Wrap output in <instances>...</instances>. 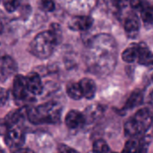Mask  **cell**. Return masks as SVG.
Wrapping results in <instances>:
<instances>
[{
  "label": "cell",
  "mask_w": 153,
  "mask_h": 153,
  "mask_svg": "<svg viewBox=\"0 0 153 153\" xmlns=\"http://www.w3.org/2000/svg\"><path fill=\"white\" fill-rule=\"evenodd\" d=\"M13 153H34V152L28 148H19L15 150Z\"/></svg>",
  "instance_id": "f1b7e54d"
},
{
  "label": "cell",
  "mask_w": 153,
  "mask_h": 153,
  "mask_svg": "<svg viewBox=\"0 0 153 153\" xmlns=\"http://www.w3.org/2000/svg\"><path fill=\"white\" fill-rule=\"evenodd\" d=\"M62 114L61 106L56 101H48L35 108H27V118L34 125L56 124Z\"/></svg>",
  "instance_id": "7a4b0ae2"
},
{
  "label": "cell",
  "mask_w": 153,
  "mask_h": 153,
  "mask_svg": "<svg viewBox=\"0 0 153 153\" xmlns=\"http://www.w3.org/2000/svg\"><path fill=\"white\" fill-rule=\"evenodd\" d=\"M2 30H3V24H2V22L0 21V33L2 32Z\"/></svg>",
  "instance_id": "f546056e"
},
{
  "label": "cell",
  "mask_w": 153,
  "mask_h": 153,
  "mask_svg": "<svg viewBox=\"0 0 153 153\" xmlns=\"http://www.w3.org/2000/svg\"><path fill=\"white\" fill-rule=\"evenodd\" d=\"M137 151H138V137H134L126 142L122 153H137Z\"/></svg>",
  "instance_id": "44dd1931"
},
{
  "label": "cell",
  "mask_w": 153,
  "mask_h": 153,
  "mask_svg": "<svg viewBox=\"0 0 153 153\" xmlns=\"http://www.w3.org/2000/svg\"><path fill=\"white\" fill-rule=\"evenodd\" d=\"M130 4H131V6H132L134 9L140 10V11H142L143 8L145 6V5H144L145 4H144L143 2H141V1H132V2L130 3Z\"/></svg>",
  "instance_id": "83f0119b"
},
{
  "label": "cell",
  "mask_w": 153,
  "mask_h": 153,
  "mask_svg": "<svg viewBox=\"0 0 153 153\" xmlns=\"http://www.w3.org/2000/svg\"><path fill=\"white\" fill-rule=\"evenodd\" d=\"M138 56L137 62L143 65H150L152 63V54L148 48L147 45L144 43H138Z\"/></svg>",
  "instance_id": "5bb4252c"
},
{
  "label": "cell",
  "mask_w": 153,
  "mask_h": 153,
  "mask_svg": "<svg viewBox=\"0 0 153 153\" xmlns=\"http://www.w3.org/2000/svg\"><path fill=\"white\" fill-rule=\"evenodd\" d=\"M116 44L106 34L95 37L90 44L89 57L93 68L100 73H109L116 64Z\"/></svg>",
  "instance_id": "6da1fadb"
},
{
  "label": "cell",
  "mask_w": 153,
  "mask_h": 153,
  "mask_svg": "<svg viewBox=\"0 0 153 153\" xmlns=\"http://www.w3.org/2000/svg\"><path fill=\"white\" fill-rule=\"evenodd\" d=\"M25 82H26L27 90L32 96L39 95L42 93L43 84H42V82L39 74L35 72L30 73L25 77Z\"/></svg>",
  "instance_id": "30bf717a"
},
{
  "label": "cell",
  "mask_w": 153,
  "mask_h": 153,
  "mask_svg": "<svg viewBox=\"0 0 153 153\" xmlns=\"http://www.w3.org/2000/svg\"><path fill=\"white\" fill-rule=\"evenodd\" d=\"M141 16L146 25H152L153 22V7L152 5H145L141 11Z\"/></svg>",
  "instance_id": "d6986e66"
},
{
  "label": "cell",
  "mask_w": 153,
  "mask_h": 153,
  "mask_svg": "<svg viewBox=\"0 0 153 153\" xmlns=\"http://www.w3.org/2000/svg\"><path fill=\"white\" fill-rule=\"evenodd\" d=\"M103 114V107L98 104H93L90 107H88L85 110V121H95L98 118L100 117V116Z\"/></svg>",
  "instance_id": "9a60e30c"
},
{
  "label": "cell",
  "mask_w": 153,
  "mask_h": 153,
  "mask_svg": "<svg viewBox=\"0 0 153 153\" xmlns=\"http://www.w3.org/2000/svg\"><path fill=\"white\" fill-rule=\"evenodd\" d=\"M17 70L16 62L9 56H0V82L5 81Z\"/></svg>",
  "instance_id": "52a82bcc"
},
{
  "label": "cell",
  "mask_w": 153,
  "mask_h": 153,
  "mask_svg": "<svg viewBox=\"0 0 153 153\" xmlns=\"http://www.w3.org/2000/svg\"><path fill=\"white\" fill-rule=\"evenodd\" d=\"M93 24V19L89 15H78L73 17L68 23V27L72 30L84 31L89 30Z\"/></svg>",
  "instance_id": "ba28073f"
},
{
  "label": "cell",
  "mask_w": 153,
  "mask_h": 153,
  "mask_svg": "<svg viewBox=\"0 0 153 153\" xmlns=\"http://www.w3.org/2000/svg\"><path fill=\"white\" fill-rule=\"evenodd\" d=\"M143 102V94L141 91L136 90V91H133L132 94L130 95V97L128 98L126 104V108L128 109H133V108L142 105Z\"/></svg>",
  "instance_id": "e0dca14e"
},
{
  "label": "cell",
  "mask_w": 153,
  "mask_h": 153,
  "mask_svg": "<svg viewBox=\"0 0 153 153\" xmlns=\"http://www.w3.org/2000/svg\"><path fill=\"white\" fill-rule=\"evenodd\" d=\"M78 83L82 91V98H85L87 100H91L95 97L97 87L93 80L89 78H83Z\"/></svg>",
  "instance_id": "4fadbf2b"
},
{
  "label": "cell",
  "mask_w": 153,
  "mask_h": 153,
  "mask_svg": "<svg viewBox=\"0 0 153 153\" xmlns=\"http://www.w3.org/2000/svg\"><path fill=\"white\" fill-rule=\"evenodd\" d=\"M86 123L83 114L77 110H71L65 117V125L70 129H78Z\"/></svg>",
  "instance_id": "7c38bea8"
},
{
  "label": "cell",
  "mask_w": 153,
  "mask_h": 153,
  "mask_svg": "<svg viewBox=\"0 0 153 153\" xmlns=\"http://www.w3.org/2000/svg\"><path fill=\"white\" fill-rule=\"evenodd\" d=\"M27 108H28L27 107H24L10 112L4 117V126L7 129L16 126L22 120L27 117Z\"/></svg>",
  "instance_id": "8fae6325"
},
{
  "label": "cell",
  "mask_w": 153,
  "mask_h": 153,
  "mask_svg": "<svg viewBox=\"0 0 153 153\" xmlns=\"http://www.w3.org/2000/svg\"><path fill=\"white\" fill-rule=\"evenodd\" d=\"M48 31L52 34V36L56 39V41L59 43L61 37H62V30H61V27L59 24L57 23H52L49 27Z\"/></svg>",
  "instance_id": "603a6c76"
},
{
  "label": "cell",
  "mask_w": 153,
  "mask_h": 153,
  "mask_svg": "<svg viewBox=\"0 0 153 153\" xmlns=\"http://www.w3.org/2000/svg\"><path fill=\"white\" fill-rule=\"evenodd\" d=\"M57 153H79L77 151L66 146V145H60L58 148Z\"/></svg>",
  "instance_id": "4316f807"
},
{
  "label": "cell",
  "mask_w": 153,
  "mask_h": 153,
  "mask_svg": "<svg viewBox=\"0 0 153 153\" xmlns=\"http://www.w3.org/2000/svg\"><path fill=\"white\" fill-rule=\"evenodd\" d=\"M39 8L44 12H52L55 9V3L53 1H48V0L40 1L39 3Z\"/></svg>",
  "instance_id": "cb8c5ba5"
},
{
  "label": "cell",
  "mask_w": 153,
  "mask_h": 153,
  "mask_svg": "<svg viewBox=\"0 0 153 153\" xmlns=\"http://www.w3.org/2000/svg\"><path fill=\"white\" fill-rule=\"evenodd\" d=\"M20 2L19 1H4V6L5 8V10L9 13H13L14 12L20 5Z\"/></svg>",
  "instance_id": "d4e9b609"
},
{
  "label": "cell",
  "mask_w": 153,
  "mask_h": 153,
  "mask_svg": "<svg viewBox=\"0 0 153 153\" xmlns=\"http://www.w3.org/2000/svg\"><path fill=\"white\" fill-rule=\"evenodd\" d=\"M25 137L23 132L17 126L8 128L5 133L4 142L5 144L11 149H19L24 143Z\"/></svg>",
  "instance_id": "8992f818"
},
{
  "label": "cell",
  "mask_w": 153,
  "mask_h": 153,
  "mask_svg": "<svg viewBox=\"0 0 153 153\" xmlns=\"http://www.w3.org/2000/svg\"><path fill=\"white\" fill-rule=\"evenodd\" d=\"M8 100V92L4 88L0 87V107L4 105Z\"/></svg>",
  "instance_id": "484cf974"
},
{
  "label": "cell",
  "mask_w": 153,
  "mask_h": 153,
  "mask_svg": "<svg viewBox=\"0 0 153 153\" xmlns=\"http://www.w3.org/2000/svg\"><path fill=\"white\" fill-rule=\"evenodd\" d=\"M138 43H133L126 48L122 53V58L126 63H134L137 60L138 56Z\"/></svg>",
  "instance_id": "2e32d148"
},
{
  "label": "cell",
  "mask_w": 153,
  "mask_h": 153,
  "mask_svg": "<svg viewBox=\"0 0 153 153\" xmlns=\"http://www.w3.org/2000/svg\"><path fill=\"white\" fill-rule=\"evenodd\" d=\"M66 93L71 99H73L74 100H79L82 98V94L80 85L76 82H70L67 83Z\"/></svg>",
  "instance_id": "ac0fdd59"
},
{
  "label": "cell",
  "mask_w": 153,
  "mask_h": 153,
  "mask_svg": "<svg viewBox=\"0 0 153 153\" xmlns=\"http://www.w3.org/2000/svg\"><path fill=\"white\" fill-rule=\"evenodd\" d=\"M152 143L151 135H143L141 138L138 137V151L137 153H147L149 146Z\"/></svg>",
  "instance_id": "ffe728a7"
},
{
  "label": "cell",
  "mask_w": 153,
  "mask_h": 153,
  "mask_svg": "<svg viewBox=\"0 0 153 153\" xmlns=\"http://www.w3.org/2000/svg\"><path fill=\"white\" fill-rule=\"evenodd\" d=\"M0 153H4V152H3V151H2V150H0Z\"/></svg>",
  "instance_id": "4dcf8cb0"
},
{
  "label": "cell",
  "mask_w": 153,
  "mask_h": 153,
  "mask_svg": "<svg viewBox=\"0 0 153 153\" xmlns=\"http://www.w3.org/2000/svg\"><path fill=\"white\" fill-rule=\"evenodd\" d=\"M124 27L125 31L129 38H135L137 36L140 30V22L135 13H128L125 18Z\"/></svg>",
  "instance_id": "9c48e42d"
},
{
  "label": "cell",
  "mask_w": 153,
  "mask_h": 153,
  "mask_svg": "<svg viewBox=\"0 0 153 153\" xmlns=\"http://www.w3.org/2000/svg\"><path fill=\"white\" fill-rule=\"evenodd\" d=\"M13 95L14 100L19 102L30 101V100H34V96H32L27 90L24 76L18 74L14 77L13 84Z\"/></svg>",
  "instance_id": "5b68a950"
},
{
  "label": "cell",
  "mask_w": 153,
  "mask_h": 153,
  "mask_svg": "<svg viewBox=\"0 0 153 153\" xmlns=\"http://www.w3.org/2000/svg\"><path fill=\"white\" fill-rule=\"evenodd\" d=\"M57 44L58 42L52 34L48 30H46L35 36L30 44V50L38 58L46 59L53 54Z\"/></svg>",
  "instance_id": "277c9868"
},
{
  "label": "cell",
  "mask_w": 153,
  "mask_h": 153,
  "mask_svg": "<svg viewBox=\"0 0 153 153\" xmlns=\"http://www.w3.org/2000/svg\"><path fill=\"white\" fill-rule=\"evenodd\" d=\"M110 153H116V152H110Z\"/></svg>",
  "instance_id": "1f68e13d"
},
{
  "label": "cell",
  "mask_w": 153,
  "mask_h": 153,
  "mask_svg": "<svg viewBox=\"0 0 153 153\" xmlns=\"http://www.w3.org/2000/svg\"><path fill=\"white\" fill-rule=\"evenodd\" d=\"M152 115L149 108H142L136 114L128 119L125 126V134L131 138L137 137L144 134L152 126Z\"/></svg>",
  "instance_id": "3957f363"
},
{
  "label": "cell",
  "mask_w": 153,
  "mask_h": 153,
  "mask_svg": "<svg viewBox=\"0 0 153 153\" xmlns=\"http://www.w3.org/2000/svg\"><path fill=\"white\" fill-rule=\"evenodd\" d=\"M93 152L94 153H110V149L108 143L104 140H97L93 143Z\"/></svg>",
  "instance_id": "7402d4cb"
}]
</instances>
